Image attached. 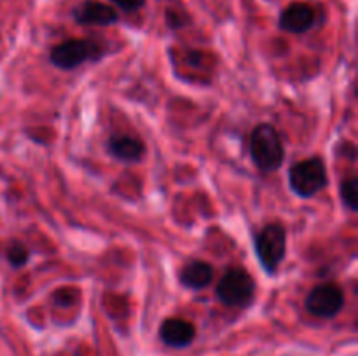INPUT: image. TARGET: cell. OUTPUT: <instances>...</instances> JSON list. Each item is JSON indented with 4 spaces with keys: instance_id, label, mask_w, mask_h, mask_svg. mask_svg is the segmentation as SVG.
Listing matches in <instances>:
<instances>
[{
    "instance_id": "cell-1",
    "label": "cell",
    "mask_w": 358,
    "mask_h": 356,
    "mask_svg": "<svg viewBox=\"0 0 358 356\" xmlns=\"http://www.w3.org/2000/svg\"><path fill=\"white\" fill-rule=\"evenodd\" d=\"M250 156L262 171H276L283 163L282 138L271 124H259L250 136Z\"/></svg>"
},
{
    "instance_id": "cell-13",
    "label": "cell",
    "mask_w": 358,
    "mask_h": 356,
    "mask_svg": "<svg viewBox=\"0 0 358 356\" xmlns=\"http://www.w3.org/2000/svg\"><path fill=\"white\" fill-rule=\"evenodd\" d=\"M28 257H30V253H28L27 246L20 243V241H13L7 246V260H9L13 267H23L28 262Z\"/></svg>"
},
{
    "instance_id": "cell-9",
    "label": "cell",
    "mask_w": 358,
    "mask_h": 356,
    "mask_svg": "<svg viewBox=\"0 0 358 356\" xmlns=\"http://www.w3.org/2000/svg\"><path fill=\"white\" fill-rule=\"evenodd\" d=\"M73 17L79 24H94V27H108L117 21V13L107 3L96 0H86L73 10Z\"/></svg>"
},
{
    "instance_id": "cell-3",
    "label": "cell",
    "mask_w": 358,
    "mask_h": 356,
    "mask_svg": "<svg viewBox=\"0 0 358 356\" xmlns=\"http://www.w3.org/2000/svg\"><path fill=\"white\" fill-rule=\"evenodd\" d=\"M255 253L268 274H275L282 264L287 251V230L282 223L275 222L266 225L255 236Z\"/></svg>"
},
{
    "instance_id": "cell-5",
    "label": "cell",
    "mask_w": 358,
    "mask_h": 356,
    "mask_svg": "<svg viewBox=\"0 0 358 356\" xmlns=\"http://www.w3.org/2000/svg\"><path fill=\"white\" fill-rule=\"evenodd\" d=\"M100 52L101 49L96 42L84 40V38H70V40H65L52 47L49 59L58 68L73 70L87 59L96 58Z\"/></svg>"
},
{
    "instance_id": "cell-8",
    "label": "cell",
    "mask_w": 358,
    "mask_h": 356,
    "mask_svg": "<svg viewBox=\"0 0 358 356\" xmlns=\"http://www.w3.org/2000/svg\"><path fill=\"white\" fill-rule=\"evenodd\" d=\"M159 337L170 348H185L196 337V328L191 321L182 318H168L159 327Z\"/></svg>"
},
{
    "instance_id": "cell-14",
    "label": "cell",
    "mask_w": 358,
    "mask_h": 356,
    "mask_svg": "<svg viewBox=\"0 0 358 356\" xmlns=\"http://www.w3.org/2000/svg\"><path fill=\"white\" fill-rule=\"evenodd\" d=\"M110 2H114L115 6L121 7V9L126 10V13H133V10L142 9L145 0H110Z\"/></svg>"
},
{
    "instance_id": "cell-11",
    "label": "cell",
    "mask_w": 358,
    "mask_h": 356,
    "mask_svg": "<svg viewBox=\"0 0 358 356\" xmlns=\"http://www.w3.org/2000/svg\"><path fill=\"white\" fill-rule=\"evenodd\" d=\"M213 269L208 262L205 260H192L182 267L180 283L185 288L203 290L212 283Z\"/></svg>"
},
{
    "instance_id": "cell-4",
    "label": "cell",
    "mask_w": 358,
    "mask_h": 356,
    "mask_svg": "<svg viewBox=\"0 0 358 356\" xmlns=\"http://www.w3.org/2000/svg\"><path fill=\"white\" fill-rule=\"evenodd\" d=\"M255 281L247 271L234 267L226 271L217 285V297L222 304L233 307H247L254 300Z\"/></svg>"
},
{
    "instance_id": "cell-6",
    "label": "cell",
    "mask_w": 358,
    "mask_h": 356,
    "mask_svg": "<svg viewBox=\"0 0 358 356\" xmlns=\"http://www.w3.org/2000/svg\"><path fill=\"white\" fill-rule=\"evenodd\" d=\"M345 306V293L336 283H324L311 290L306 299V307L317 318H334Z\"/></svg>"
},
{
    "instance_id": "cell-12",
    "label": "cell",
    "mask_w": 358,
    "mask_h": 356,
    "mask_svg": "<svg viewBox=\"0 0 358 356\" xmlns=\"http://www.w3.org/2000/svg\"><path fill=\"white\" fill-rule=\"evenodd\" d=\"M341 199L345 202L346 208H350L352 212H355L358 208V178L350 177L346 180L341 181Z\"/></svg>"
},
{
    "instance_id": "cell-2",
    "label": "cell",
    "mask_w": 358,
    "mask_h": 356,
    "mask_svg": "<svg viewBox=\"0 0 358 356\" xmlns=\"http://www.w3.org/2000/svg\"><path fill=\"white\" fill-rule=\"evenodd\" d=\"M289 184L299 198H313L327 185V168L322 157H310L294 164L289 171Z\"/></svg>"
},
{
    "instance_id": "cell-7",
    "label": "cell",
    "mask_w": 358,
    "mask_h": 356,
    "mask_svg": "<svg viewBox=\"0 0 358 356\" xmlns=\"http://www.w3.org/2000/svg\"><path fill=\"white\" fill-rule=\"evenodd\" d=\"M317 23V14L313 7L303 2H294L285 7L280 16V28L290 34H304Z\"/></svg>"
},
{
    "instance_id": "cell-10",
    "label": "cell",
    "mask_w": 358,
    "mask_h": 356,
    "mask_svg": "<svg viewBox=\"0 0 358 356\" xmlns=\"http://www.w3.org/2000/svg\"><path fill=\"white\" fill-rule=\"evenodd\" d=\"M110 156L122 163H138L145 156V145L140 138L129 135H114L107 143Z\"/></svg>"
}]
</instances>
